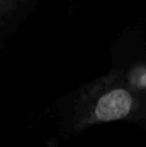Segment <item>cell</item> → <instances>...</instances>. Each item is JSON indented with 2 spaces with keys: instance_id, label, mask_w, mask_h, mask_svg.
Listing matches in <instances>:
<instances>
[{
  "instance_id": "cell-1",
  "label": "cell",
  "mask_w": 146,
  "mask_h": 147,
  "mask_svg": "<svg viewBox=\"0 0 146 147\" xmlns=\"http://www.w3.org/2000/svg\"><path fill=\"white\" fill-rule=\"evenodd\" d=\"M133 105L132 96L124 89H114L98 99L95 114L102 121H111L127 116Z\"/></svg>"
}]
</instances>
